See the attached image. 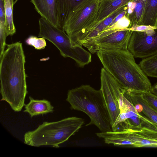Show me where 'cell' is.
<instances>
[{
	"instance_id": "obj_12",
	"label": "cell",
	"mask_w": 157,
	"mask_h": 157,
	"mask_svg": "<svg viewBox=\"0 0 157 157\" xmlns=\"http://www.w3.org/2000/svg\"><path fill=\"white\" fill-rule=\"evenodd\" d=\"M124 96L132 104L136 111L157 125V111L141 97L140 93L123 90Z\"/></svg>"
},
{
	"instance_id": "obj_17",
	"label": "cell",
	"mask_w": 157,
	"mask_h": 157,
	"mask_svg": "<svg viewBox=\"0 0 157 157\" xmlns=\"http://www.w3.org/2000/svg\"><path fill=\"white\" fill-rule=\"evenodd\" d=\"M57 1L58 20V27L63 30V26L66 21L71 12L75 7L74 1L57 0Z\"/></svg>"
},
{
	"instance_id": "obj_4",
	"label": "cell",
	"mask_w": 157,
	"mask_h": 157,
	"mask_svg": "<svg viewBox=\"0 0 157 157\" xmlns=\"http://www.w3.org/2000/svg\"><path fill=\"white\" fill-rule=\"evenodd\" d=\"M84 122L83 119L76 117L55 122H44L35 130L25 134L24 143L34 147L50 145L58 147L78 132Z\"/></svg>"
},
{
	"instance_id": "obj_21",
	"label": "cell",
	"mask_w": 157,
	"mask_h": 157,
	"mask_svg": "<svg viewBox=\"0 0 157 157\" xmlns=\"http://www.w3.org/2000/svg\"><path fill=\"white\" fill-rule=\"evenodd\" d=\"M25 42L28 45L32 46L38 50L44 49L46 46L45 39L43 37L38 38L31 36L26 40Z\"/></svg>"
},
{
	"instance_id": "obj_14",
	"label": "cell",
	"mask_w": 157,
	"mask_h": 157,
	"mask_svg": "<svg viewBox=\"0 0 157 157\" xmlns=\"http://www.w3.org/2000/svg\"><path fill=\"white\" fill-rule=\"evenodd\" d=\"M134 0H101L95 24H99L117 9Z\"/></svg>"
},
{
	"instance_id": "obj_9",
	"label": "cell",
	"mask_w": 157,
	"mask_h": 157,
	"mask_svg": "<svg viewBox=\"0 0 157 157\" xmlns=\"http://www.w3.org/2000/svg\"><path fill=\"white\" fill-rule=\"evenodd\" d=\"M134 57L145 59L157 53V27L140 31H133L128 46Z\"/></svg>"
},
{
	"instance_id": "obj_13",
	"label": "cell",
	"mask_w": 157,
	"mask_h": 157,
	"mask_svg": "<svg viewBox=\"0 0 157 157\" xmlns=\"http://www.w3.org/2000/svg\"><path fill=\"white\" fill-rule=\"evenodd\" d=\"M31 2L42 17L58 27L57 0H31Z\"/></svg>"
},
{
	"instance_id": "obj_2",
	"label": "cell",
	"mask_w": 157,
	"mask_h": 157,
	"mask_svg": "<svg viewBox=\"0 0 157 157\" xmlns=\"http://www.w3.org/2000/svg\"><path fill=\"white\" fill-rule=\"evenodd\" d=\"M97 55L103 67L127 91L151 92L152 86L133 56L128 50L100 48Z\"/></svg>"
},
{
	"instance_id": "obj_11",
	"label": "cell",
	"mask_w": 157,
	"mask_h": 157,
	"mask_svg": "<svg viewBox=\"0 0 157 157\" xmlns=\"http://www.w3.org/2000/svg\"><path fill=\"white\" fill-rule=\"evenodd\" d=\"M132 31L129 28L118 29L99 37L95 41L90 52H97L100 48L128 50V46Z\"/></svg>"
},
{
	"instance_id": "obj_5",
	"label": "cell",
	"mask_w": 157,
	"mask_h": 157,
	"mask_svg": "<svg viewBox=\"0 0 157 157\" xmlns=\"http://www.w3.org/2000/svg\"><path fill=\"white\" fill-rule=\"evenodd\" d=\"M39 21V36L46 39L54 44L63 56L72 59L81 67L91 62V53L82 45L72 41L64 30L43 17L40 18Z\"/></svg>"
},
{
	"instance_id": "obj_10",
	"label": "cell",
	"mask_w": 157,
	"mask_h": 157,
	"mask_svg": "<svg viewBox=\"0 0 157 157\" xmlns=\"http://www.w3.org/2000/svg\"><path fill=\"white\" fill-rule=\"evenodd\" d=\"M100 79V89L107 107L112 126L120 113L118 99L123 89L104 67L101 69Z\"/></svg>"
},
{
	"instance_id": "obj_20",
	"label": "cell",
	"mask_w": 157,
	"mask_h": 157,
	"mask_svg": "<svg viewBox=\"0 0 157 157\" xmlns=\"http://www.w3.org/2000/svg\"><path fill=\"white\" fill-rule=\"evenodd\" d=\"M8 35L9 34L6 21H0V59L5 51L6 39Z\"/></svg>"
},
{
	"instance_id": "obj_7",
	"label": "cell",
	"mask_w": 157,
	"mask_h": 157,
	"mask_svg": "<svg viewBox=\"0 0 157 157\" xmlns=\"http://www.w3.org/2000/svg\"><path fill=\"white\" fill-rule=\"evenodd\" d=\"M101 0H85L69 15L63 30L71 38L92 27L96 21Z\"/></svg>"
},
{
	"instance_id": "obj_19",
	"label": "cell",
	"mask_w": 157,
	"mask_h": 157,
	"mask_svg": "<svg viewBox=\"0 0 157 157\" xmlns=\"http://www.w3.org/2000/svg\"><path fill=\"white\" fill-rule=\"evenodd\" d=\"M13 0H4L6 23L9 35H12L16 32L13 23Z\"/></svg>"
},
{
	"instance_id": "obj_1",
	"label": "cell",
	"mask_w": 157,
	"mask_h": 157,
	"mask_svg": "<svg viewBox=\"0 0 157 157\" xmlns=\"http://www.w3.org/2000/svg\"><path fill=\"white\" fill-rule=\"evenodd\" d=\"M6 45L0 59L1 100L6 101L14 111L18 112L24 106L28 93L25 56L21 43Z\"/></svg>"
},
{
	"instance_id": "obj_24",
	"label": "cell",
	"mask_w": 157,
	"mask_h": 157,
	"mask_svg": "<svg viewBox=\"0 0 157 157\" xmlns=\"http://www.w3.org/2000/svg\"><path fill=\"white\" fill-rule=\"evenodd\" d=\"M151 92L157 96V82L152 86Z\"/></svg>"
},
{
	"instance_id": "obj_16",
	"label": "cell",
	"mask_w": 157,
	"mask_h": 157,
	"mask_svg": "<svg viewBox=\"0 0 157 157\" xmlns=\"http://www.w3.org/2000/svg\"><path fill=\"white\" fill-rule=\"evenodd\" d=\"M29 98V102L25 105V110L24 112L28 113L31 117L53 111L54 107L48 101L44 99L35 100L30 96Z\"/></svg>"
},
{
	"instance_id": "obj_23",
	"label": "cell",
	"mask_w": 157,
	"mask_h": 157,
	"mask_svg": "<svg viewBox=\"0 0 157 157\" xmlns=\"http://www.w3.org/2000/svg\"><path fill=\"white\" fill-rule=\"evenodd\" d=\"M141 97L154 109L157 111V96L151 92L140 93Z\"/></svg>"
},
{
	"instance_id": "obj_8",
	"label": "cell",
	"mask_w": 157,
	"mask_h": 157,
	"mask_svg": "<svg viewBox=\"0 0 157 157\" xmlns=\"http://www.w3.org/2000/svg\"><path fill=\"white\" fill-rule=\"evenodd\" d=\"M119 103L120 113L112 126L113 131L145 128L157 132V125L138 112L123 94L119 99Z\"/></svg>"
},
{
	"instance_id": "obj_6",
	"label": "cell",
	"mask_w": 157,
	"mask_h": 157,
	"mask_svg": "<svg viewBox=\"0 0 157 157\" xmlns=\"http://www.w3.org/2000/svg\"><path fill=\"white\" fill-rule=\"evenodd\" d=\"M96 134L105 143L116 146L157 147V132L147 129H128Z\"/></svg>"
},
{
	"instance_id": "obj_22",
	"label": "cell",
	"mask_w": 157,
	"mask_h": 157,
	"mask_svg": "<svg viewBox=\"0 0 157 157\" xmlns=\"http://www.w3.org/2000/svg\"><path fill=\"white\" fill-rule=\"evenodd\" d=\"M130 24V21L125 15L113 25L107 27L102 32L111 30L129 28Z\"/></svg>"
},
{
	"instance_id": "obj_15",
	"label": "cell",
	"mask_w": 157,
	"mask_h": 157,
	"mask_svg": "<svg viewBox=\"0 0 157 157\" xmlns=\"http://www.w3.org/2000/svg\"><path fill=\"white\" fill-rule=\"evenodd\" d=\"M137 25L157 27V0H145L142 15Z\"/></svg>"
},
{
	"instance_id": "obj_3",
	"label": "cell",
	"mask_w": 157,
	"mask_h": 157,
	"mask_svg": "<svg viewBox=\"0 0 157 157\" xmlns=\"http://www.w3.org/2000/svg\"><path fill=\"white\" fill-rule=\"evenodd\" d=\"M66 100L72 109L82 111L89 117L86 125H94L101 132L112 131L109 113L101 90L89 85H82L68 91Z\"/></svg>"
},
{
	"instance_id": "obj_18",
	"label": "cell",
	"mask_w": 157,
	"mask_h": 157,
	"mask_svg": "<svg viewBox=\"0 0 157 157\" xmlns=\"http://www.w3.org/2000/svg\"><path fill=\"white\" fill-rule=\"evenodd\" d=\"M139 65L147 76L157 78V53L143 59Z\"/></svg>"
}]
</instances>
